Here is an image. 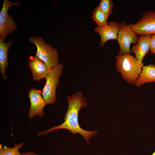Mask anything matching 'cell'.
<instances>
[{
  "label": "cell",
  "mask_w": 155,
  "mask_h": 155,
  "mask_svg": "<svg viewBox=\"0 0 155 155\" xmlns=\"http://www.w3.org/2000/svg\"><path fill=\"white\" fill-rule=\"evenodd\" d=\"M68 107L63 119L64 121L61 124L53 127L48 130L38 133V135H45L50 131L60 129H66L72 134L76 133L82 135L87 144L89 145V141L92 137L96 136L97 130L88 131L81 128L78 123L79 113L82 108L86 107L87 103L86 98L83 96V93L78 92L71 95L67 96Z\"/></svg>",
  "instance_id": "obj_1"
},
{
  "label": "cell",
  "mask_w": 155,
  "mask_h": 155,
  "mask_svg": "<svg viewBox=\"0 0 155 155\" xmlns=\"http://www.w3.org/2000/svg\"><path fill=\"white\" fill-rule=\"evenodd\" d=\"M116 59V69L123 79L130 84H134L142 71L144 63L129 53L119 54Z\"/></svg>",
  "instance_id": "obj_2"
},
{
  "label": "cell",
  "mask_w": 155,
  "mask_h": 155,
  "mask_svg": "<svg viewBox=\"0 0 155 155\" xmlns=\"http://www.w3.org/2000/svg\"><path fill=\"white\" fill-rule=\"evenodd\" d=\"M29 41L36 46L35 56L44 62L50 69L60 64L57 49L46 43L40 36L31 37Z\"/></svg>",
  "instance_id": "obj_3"
},
{
  "label": "cell",
  "mask_w": 155,
  "mask_h": 155,
  "mask_svg": "<svg viewBox=\"0 0 155 155\" xmlns=\"http://www.w3.org/2000/svg\"><path fill=\"white\" fill-rule=\"evenodd\" d=\"M63 65L60 63L50 69L45 78L46 82L41 93L46 105L52 104L56 101V90L60 77L63 74Z\"/></svg>",
  "instance_id": "obj_4"
},
{
  "label": "cell",
  "mask_w": 155,
  "mask_h": 155,
  "mask_svg": "<svg viewBox=\"0 0 155 155\" xmlns=\"http://www.w3.org/2000/svg\"><path fill=\"white\" fill-rule=\"evenodd\" d=\"M20 5L18 2L12 3L8 0H4L0 12V40L4 41L7 34L17 29L18 26L13 18L9 15L8 11L11 6Z\"/></svg>",
  "instance_id": "obj_5"
},
{
  "label": "cell",
  "mask_w": 155,
  "mask_h": 155,
  "mask_svg": "<svg viewBox=\"0 0 155 155\" xmlns=\"http://www.w3.org/2000/svg\"><path fill=\"white\" fill-rule=\"evenodd\" d=\"M120 29L118 32L117 40L120 46L119 54L131 53L130 45L132 43L136 44L138 37L129 24L124 22L120 24Z\"/></svg>",
  "instance_id": "obj_6"
},
{
  "label": "cell",
  "mask_w": 155,
  "mask_h": 155,
  "mask_svg": "<svg viewBox=\"0 0 155 155\" xmlns=\"http://www.w3.org/2000/svg\"><path fill=\"white\" fill-rule=\"evenodd\" d=\"M129 25L137 35L155 34V11L150 10L144 12L135 24Z\"/></svg>",
  "instance_id": "obj_7"
},
{
  "label": "cell",
  "mask_w": 155,
  "mask_h": 155,
  "mask_svg": "<svg viewBox=\"0 0 155 155\" xmlns=\"http://www.w3.org/2000/svg\"><path fill=\"white\" fill-rule=\"evenodd\" d=\"M28 95L30 102L29 118L32 119L36 116L42 117L44 113L43 109L46 104L42 93L36 88H31Z\"/></svg>",
  "instance_id": "obj_8"
},
{
  "label": "cell",
  "mask_w": 155,
  "mask_h": 155,
  "mask_svg": "<svg viewBox=\"0 0 155 155\" xmlns=\"http://www.w3.org/2000/svg\"><path fill=\"white\" fill-rule=\"evenodd\" d=\"M120 24L115 21L108 22L107 26L96 27L94 31L100 37V46L104 47L105 43L111 40H117L118 33L120 29Z\"/></svg>",
  "instance_id": "obj_9"
},
{
  "label": "cell",
  "mask_w": 155,
  "mask_h": 155,
  "mask_svg": "<svg viewBox=\"0 0 155 155\" xmlns=\"http://www.w3.org/2000/svg\"><path fill=\"white\" fill-rule=\"evenodd\" d=\"M28 65L34 80L38 82L45 78L50 69L43 61L36 56H31Z\"/></svg>",
  "instance_id": "obj_10"
},
{
  "label": "cell",
  "mask_w": 155,
  "mask_h": 155,
  "mask_svg": "<svg viewBox=\"0 0 155 155\" xmlns=\"http://www.w3.org/2000/svg\"><path fill=\"white\" fill-rule=\"evenodd\" d=\"M150 35H141L136 44L133 46L131 51L135 55V58L142 61L146 54L150 50Z\"/></svg>",
  "instance_id": "obj_11"
},
{
  "label": "cell",
  "mask_w": 155,
  "mask_h": 155,
  "mask_svg": "<svg viewBox=\"0 0 155 155\" xmlns=\"http://www.w3.org/2000/svg\"><path fill=\"white\" fill-rule=\"evenodd\" d=\"M4 41L0 40V71L4 80L7 79L5 73L8 65V51L13 42L11 40L5 43Z\"/></svg>",
  "instance_id": "obj_12"
},
{
  "label": "cell",
  "mask_w": 155,
  "mask_h": 155,
  "mask_svg": "<svg viewBox=\"0 0 155 155\" xmlns=\"http://www.w3.org/2000/svg\"><path fill=\"white\" fill-rule=\"evenodd\" d=\"M155 82V65L150 64L148 65L144 66L138 78L134 84L140 86L147 83Z\"/></svg>",
  "instance_id": "obj_13"
},
{
  "label": "cell",
  "mask_w": 155,
  "mask_h": 155,
  "mask_svg": "<svg viewBox=\"0 0 155 155\" xmlns=\"http://www.w3.org/2000/svg\"><path fill=\"white\" fill-rule=\"evenodd\" d=\"M91 17L98 27H104L108 24V18L101 10L98 6L93 10Z\"/></svg>",
  "instance_id": "obj_14"
},
{
  "label": "cell",
  "mask_w": 155,
  "mask_h": 155,
  "mask_svg": "<svg viewBox=\"0 0 155 155\" xmlns=\"http://www.w3.org/2000/svg\"><path fill=\"white\" fill-rule=\"evenodd\" d=\"M23 142L19 144L14 143L13 147L10 148L6 146L0 145V155H20V153L19 150L26 143Z\"/></svg>",
  "instance_id": "obj_15"
},
{
  "label": "cell",
  "mask_w": 155,
  "mask_h": 155,
  "mask_svg": "<svg viewBox=\"0 0 155 155\" xmlns=\"http://www.w3.org/2000/svg\"><path fill=\"white\" fill-rule=\"evenodd\" d=\"M113 4L111 0H101L98 6L108 18L112 13Z\"/></svg>",
  "instance_id": "obj_16"
},
{
  "label": "cell",
  "mask_w": 155,
  "mask_h": 155,
  "mask_svg": "<svg viewBox=\"0 0 155 155\" xmlns=\"http://www.w3.org/2000/svg\"><path fill=\"white\" fill-rule=\"evenodd\" d=\"M150 50L152 54L155 53V34L150 35Z\"/></svg>",
  "instance_id": "obj_17"
},
{
  "label": "cell",
  "mask_w": 155,
  "mask_h": 155,
  "mask_svg": "<svg viewBox=\"0 0 155 155\" xmlns=\"http://www.w3.org/2000/svg\"><path fill=\"white\" fill-rule=\"evenodd\" d=\"M20 155H39L38 154L32 152H27L20 154Z\"/></svg>",
  "instance_id": "obj_18"
},
{
  "label": "cell",
  "mask_w": 155,
  "mask_h": 155,
  "mask_svg": "<svg viewBox=\"0 0 155 155\" xmlns=\"http://www.w3.org/2000/svg\"><path fill=\"white\" fill-rule=\"evenodd\" d=\"M151 155H155V150L154 153Z\"/></svg>",
  "instance_id": "obj_19"
}]
</instances>
